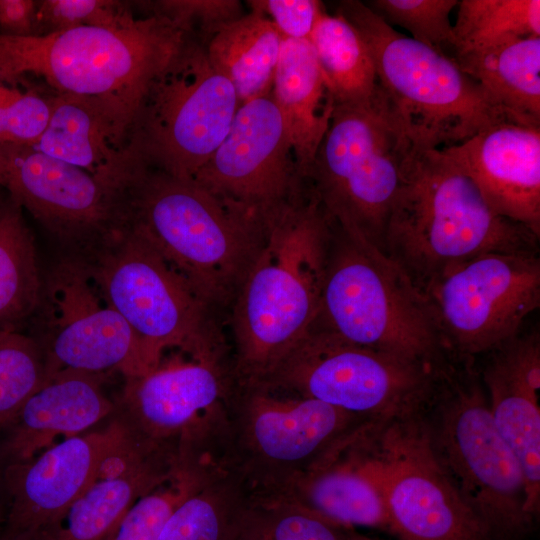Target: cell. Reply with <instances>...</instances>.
<instances>
[{
	"label": "cell",
	"instance_id": "52a82bcc",
	"mask_svg": "<svg viewBox=\"0 0 540 540\" xmlns=\"http://www.w3.org/2000/svg\"><path fill=\"white\" fill-rule=\"evenodd\" d=\"M336 13L366 44L378 84L416 148L441 149L494 125L517 124L452 58L399 33L364 2L340 1Z\"/></svg>",
	"mask_w": 540,
	"mask_h": 540
},
{
	"label": "cell",
	"instance_id": "f35d334b",
	"mask_svg": "<svg viewBox=\"0 0 540 540\" xmlns=\"http://www.w3.org/2000/svg\"><path fill=\"white\" fill-rule=\"evenodd\" d=\"M23 86L0 83V144H32L48 125L52 93Z\"/></svg>",
	"mask_w": 540,
	"mask_h": 540
},
{
	"label": "cell",
	"instance_id": "f1b7e54d",
	"mask_svg": "<svg viewBox=\"0 0 540 540\" xmlns=\"http://www.w3.org/2000/svg\"><path fill=\"white\" fill-rule=\"evenodd\" d=\"M253 503L242 480L214 464L173 511L156 540H241Z\"/></svg>",
	"mask_w": 540,
	"mask_h": 540
},
{
	"label": "cell",
	"instance_id": "30bf717a",
	"mask_svg": "<svg viewBox=\"0 0 540 540\" xmlns=\"http://www.w3.org/2000/svg\"><path fill=\"white\" fill-rule=\"evenodd\" d=\"M79 258L103 300L139 337L154 368L167 349L195 358L225 356L214 313L140 234L123 226Z\"/></svg>",
	"mask_w": 540,
	"mask_h": 540
},
{
	"label": "cell",
	"instance_id": "7402d4cb",
	"mask_svg": "<svg viewBox=\"0 0 540 540\" xmlns=\"http://www.w3.org/2000/svg\"><path fill=\"white\" fill-rule=\"evenodd\" d=\"M440 150L495 213L540 237V127L498 124Z\"/></svg>",
	"mask_w": 540,
	"mask_h": 540
},
{
	"label": "cell",
	"instance_id": "b9f144b4",
	"mask_svg": "<svg viewBox=\"0 0 540 540\" xmlns=\"http://www.w3.org/2000/svg\"><path fill=\"white\" fill-rule=\"evenodd\" d=\"M3 490H2V483H1V467H0V533L3 527L4 518H5V504L3 501Z\"/></svg>",
	"mask_w": 540,
	"mask_h": 540
},
{
	"label": "cell",
	"instance_id": "9a60e30c",
	"mask_svg": "<svg viewBox=\"0 0 540 540\" xmlns=\"http://www.w3.org/2000/svg\"><path fill=\"white\" fill-rule=\"evenodd\" d=\"M51 377L65 369L124 378L153 369L129 324L100 296L82 259L68 255L43 279L33 316Z\"/></svg>",
	"mask_w": 540,
	"mask_h": 540
},
{
	"label": "cell",
	"instance_id": "e0dca14e",
	"mask_svg": "<svg viewBox=\"0 0 540 540\" xmlns=\"http://www.w3.org/2000/svg\"><path fill=\"white\" fill-rule=\"evenodd\" d=\"M0 187L74 256L124 225L121 192L28 144H0Z\"/></svg>",
	"mask_w": 540,
	"mask_h": 540
},
{
	"label": "cell",
	"instance_id": "d4e9b609",
	"mask_svg": "<svg viewBox=\"0 0 540 540\" xmlns=\"http://www.w3.org/2000/svg\"><path fill=\"white\" fill-rule=\"evenodd\" d=\"M271 97L288 132L302 177L328 130L334 102L309 39H284Z\"/></svg>",
	"mask_w": 540,
	"mask_h": 540
},
{
	"label": "cell",
	"instance_id": "6da1fadb",
	"mask_svg": "<svg viewBox=\"0 0 540 540\" xmlns=\"http://www.w3.org/2000/svg\"><path fill=\"white\" fill-rule=\"evenodd\" d=\"M187 35L166 19L144 16L113 28L0 36V83L30 84L89 102L125 149L149 85Z\"/></svg>",
	"mask_w": 540,
	"mask_h": 540
},
{
	"label": "cell",
	"instance_id": "8992f818",
	"mask_svg": "<svg viewBox=\"0 0 540 540\" xmlns=\"http://www.w3.org/2000/svg\"><path fill=\"white\" fill-rule=\"evenodd\" d=\"M312 326L412 361L437 365L450 355L423 293L385 253L333 220Z\"/></svg>",
	"mask_w": 540,
	"mask_h": 540
},
{
	"label": "cell",
	"instance_id": "ffe728a7",
	"mask_svg": "<svg viewBox=\"0 0 540 540\" xmlns=\"http://www.w3.org/2000/svg\"><path fill=\"white\" fill-rule=\"evenodd\" d=\"M121 422L91 483L42 540H107L136 501L176 474L175 447L147 441Z\"/></svg>",
	"mask_w": 540,
	"mask_h": 540
},
{
	"label": "cell",
	"instance_id": "83f0119b",
	"mask_svg": "<svg viewBox=\"0 0 540 540\" xmlns=\"http://www.w3.org/2000/svg\"><path fill=\"white\" fill-rule=\"evenodd\" d=\"M283 40L268 18L250 11L222 27L205 50L242 105L271 94Z\"/></svg>",
	"mask_w": 540,
	"mask_h": 540
},
{
	"label": "cell",
	"instance_id": "3957f363",
	"mask_svg": "<svg viewBox=\"0 0 540 540\" xmlns=\"http://www.w3.org/2000/svg\"><path fill=\"white\" fill-rule=\"evenodd\" d=\"M121 197L124 226L145 238L213 313L231 308L264 226L194 180L142 165Z\"/></svg>",
	"mask_w": 540,
	"mask_h": 540
},
{
	"label": "cell",
	"instance_id": "603a6c76",
	"mask_svg": "<svg viewBox=\"0 0 540 540\" xmlns=\"http://www.w3.org/2000/svg\"><path fill=\"white\" fill-rule=\"evenodd\" d=\"M370 426L367 422L357 428L277 498L293 501L346 527L389 531L370 447Z\"/></svg>",
	"mask_w": 540,
	"mask_h": 540
},
{
	"label": "cell",
	"instance_id": "1f68e13d",
	"mask_svg": "<svg viewBox=\"0 0 540 540\" xmlns=\"http://www.w3.org/2000/svg\"><path fill=\"white\" fill-rule=\"evenodd\" d=\"M452 56L540 37L539 0H461Z\"/></svg>",
	"mask_w": 540,
	"mask_h": 540
},
{
	"label": "cell",
	"instance_id": "7a4b0ae2",
	"mask_svg": "<svg viewBox=\"0 0 540 540\" xmlns=\"http://www.w3.org/2000/svg\"><path fill=\"white\" fill-rule=\"evenodd\" d=\"M332 220L308 187L265 223L261 247L230 308L238 383L263 382L318 315Z\"/></svg>",
	"mask_w": 540,
	"mask_h": 540
},
{
	"label": "cell",
	"instance_id": "836d02e7",
	"mask_svg": "<svg viewBox=\"0 0 540 540\" xmlns=\"http://www.w3.org/2000/svg\"><path fill=\"white\" fill-rule=\"evenodd\" d=\"M177 463L176 474L136 501L107 540H156L173 511L214 465L192 458H179Z\"/></svg>",
	"mask_w": 540,
	"mask_h": 540
},
{
	"label": "cell",
	"instance_id": "44dd1931",
	"mask_svg": "<svg viewBox=\"0 0 540 540\" xmlns=\"http://www.w3.org/2000/svg\"><path fill=\"white\" fill-rule=\"evenodd\" d=\"M476 366L495 426L517 456L534 519L540 503V335L522 330Z\"/></svg>",
	"mask_w": 540,
	"mask_h": 540
},
{
	"label": "cell",
	"instance_id": "9c48e42d",
	"mask_svg": "<svg viewBox=\"0 0 540 540\" xmlns=\"http://www.w3.org/2000/svg\"><path fill=\"white\" fill-rule=\"evenodd\" d=\"M414 149L379 86L366 102L334 106L306 182L334 222L383 252L388 216Z\"/></svg>",
	"mask_w": 540,
	"mask_h": 540
},
{
	"label": "cell",
	"instance_id": "ab89813d",
	"mask_svg": "<svg viewBox=\"0 0 540 540\" xmlns=\"http://www.w3.org/2000/svg\"><path fill=\"white\" fill-rule=\"evenodd\" d=\"M250 11L268 18L283 39H309L325 10L317 0H249Z\"/></svg>",
	"mask_w": 540,
	"mask_h": 540
},
{
	"label": "cell",
	"instance_id": "8fae6325",
	"mask_svg": "<svg viewBox=\"0 0 540 540\" xmlns=\"http://www.w3.org/2000/svg\"><path fill=\"white\" fill-rule=\"evenodd\" d=\"M239 101L210 64L205 45L187 35L149 85L126 152L139 165L192 179L227 135Z\"/></svg>",
	"mask_w": 540,
	"mask_h": 540
},
{
	"label": "cell",
	"instance_id": "ba28073f",
	"mask_svg": "<svg viewBox=\"0 0 540 540\" xmlns=\"http://www.w3.org/2000/svg\"><path fill=\"white\" fill-rule=\"evenodd\" d=\"M364 423L321 401L234 379L217 452L254 498H277Z\"/></svg>",
	"mask_w": 540,
	"mask_h": 540
},
{
	"label": "cell",
	"instance_id": "2e32d148",
	"mask_svg": "<svg viewBox=\"0 0 540 540\" xmlns=\"http://www.w3.org/2000/svg\"><path fill=\"white\" fill-rule=\"evenodd\" d=\"M192 180L263 226L307 191L271 94L239 106L227 135Z\"/></svg>",
	"mask_w": 540,
	"mask_h": 540
},
{
	"label": "cell",
	"instance_id": "7bdbcfd3",
	"mask_svg": "<svg viewBox=\"0 0 540 540\" xmlns=\"http://www.w3.org/2000/svg\"><path fill=\"white\" fill-rule=\"evenodd\" d=\"M351 540H378V539L367 537L353 530L352 535H351Z\"/></svg>",
	"mask_w": 540,
	"mask_h": 540
},
{
	"label": "cell",
	"instance_id": "74e56055",
	"mask_svg": "<svg viewBox=\"0 0 540 540\" xmlns=\"http://www.w3.org/2000/svg\"><path fill=\"white\" fill-rule=\"evenodd\" d=\"M144 16L166 19L204 45L245 12L238 0H156L136 2Z\"/></svg>",
	"mask_w": 540,
	"mask_h": 540
},
{
	"label": "cell",
	"instance_id": "277c9868",
	"mask_svg": "<svg viewBox=\"0 0 540 540\" xmlns=\"http://www.w3.org/2000/svg\"><path fill=\"white\" fill-rule=\"evenodd\" d=\"M538 242L530 229L495 213L440 149L415 148L388 216L383 252L421 291L475 256L538 251Z\"/></svg>",
	"mask_w": 540,
	"mask_h": 540
},
{
	"label": "cell",
	"instance_id": "7c38bea8",
	"mask_svg": "<svg viewBox=\"0 0 540 540\" xmlns=\"http://www.w3.org/2000/svg\"><path fill=\"white\" fill-rule=\"evenodd\" d=\"M443 363L408 360L312 326L261 384L386 422L422 408Z\"/></svg>",
	"mask_w": 540,
	"mask_h": 540
},
{
	"label": "cell",
	"instance_id": "e575fe53",
	"mask_svg": "<svg viewBox=\"0 0 540 540\" xmlns=\"http://www.w3.org/2000/svg\"><path fill=\"white\" fill-rule=\"evenodd\" d=\"M354 528L287 499H256L241 540H351Z\"/></svg>",
	"mask_w": 540,
	"mask_h": 540
},
{
	"label": "cell",
	"instance_id": "4fadbf2b",
	"mask_svg": "<svg viewBox=\"0 0 540 540\" xmlns=\"http://www.w3.org/2000/svg\"><path fill=\"white\" fill-rule=\"evenodd\" d=\"M421 292L446 349L476 359L521 332L539 308L538 251L480 254L451 267Z\"/></svg>",
	"mask_w": 540,
	"mask_h": 540
},
{
	"label": "cell",
	"instance_id": "5b68a950",
	"mask_svg": "<svg viewBox=\"0 0 540 540\" xmlns=\"http://www.w3.org/2000/svg\"><path fill=\"white\" fill-rule=\"evenodd\" d=\"M436 458L494 540L529 529L520 462L494 424L475 358L451 355L420 409Z\"/></svg>",
	"mask_w": 540,
	"mask_h": 540
},
{
	"label": "cell",
	"instance_id": "d6986e66",
	"mask_svg": "<svg viewBox=\"0 0 540 540\" xmlns=\"http://www.w3.org/2000/svg\"><path fill=\"white\" fill-rule=\"evenodd\" d=\"M123 429L108 424L51 445L29 460L1 467L6 497L0 540H42L94 478Z\"/></svg>",
	"mask_w": 540,
	"mask_h": 540
},
{
	"label": "cell",
	"instance_id": "484cf974",
	"mask_svg": "<svg viewBox=\"0 0 540 540\" xmlns=\"http://www.w3.org/2000/svg\"><path fill=\"white\" fill-rule=\"evenodd\" d=\"M29 145L85 170L120 192L133 169L101 113L89 102L71 95L52 93L48 125Z\"/></svg>",
	"mask_w": 540,
	"mask_h": 540
},
{
	"label": "cell",
	"instance_id": "d590c367",
	"mask_svg": "<svg viewBox=\"0 0 540 540\" xmlns=\"http://www.w3.org/2000/svg\"><path fill=\"white\" fill-rule=\"evenodd\" d=\"M389 26L406 29L411 38L451 58L452 10L458 0H369L364 2Z\"/></svg>",
	"mask_w": 540,
	"mask_h": 540
},
{
	"label": "cell",
	"instance_id": "4316f807",
	"mask_svg": "<svg viewBox=\"0 0 540 540\" xmlns=\"http://www.w3.org/2000/svg\"><path fill=\"white\" fill-rule=\"evenodd\" d=\"M520 125L540 127V37L452 57Z\"/></svg>",
	"mask_w": 540,
	"mask_h": 540
},
{
	"label": "cell",
	"instance_id": "cb8c5ba5",
	"mask_svg": "<svg viewBox=\"0 0 540 540\" xmlns=\"http://www.w3.org/2000/svg\"><path fill=\"white\" fill-rule=\"evenodd\" d=\"M104 375L65 369L23 404L4 430L0 467L31 459L63 436L80 435L111 417L115 400L103 388Z\"/></svg>",
	"mask_w": 540,
	"mask_h": 540
},
{
	"label": "cell",
	"instance_id": "ac0fdd59",
	"mask_svg": "<svg viewBox=\"0 0 540 540\" xmlns=\"http://www.w3.org/2000/svg\"><path fill=\"white\" fill-rule=\"evenodd\" d=\"M114 414L138 436L173 446L210 433L224 414L234 383L225 357L179 352L147 373L124 378Z\"/></svg>",
	"mask_w": 540,
	"mask_h": 540
},
{
	"label": "cell",
	"instance_id": "60d3db41",
	"mask_svg": "<svg viewBox=\"0 0 540 540\" xmlns=\"http://www.w3.org/2000/svg\"><path fill=\"white\" fill-rule=\"evenodd\" d=\"M38 1L0 0V36L34 37Z\"/></svg>",
	"mask_w": 540,
	"mask_h": 540
},
{
	"label": "cell",
	"instance_id": "5bb4252c",
	"mask_svg": "<svg viewBox=\"0 0 540 540\" xmlns=\"http://www.w3.org/2000/svg\"><path fill=\"white\" fill-rule=\"evenodd\" d=\"M370 447L400 540H494L436 458L420 410L372 423Z\"/></svg>",
	"mask_w": 540,
	"mask_h": 540
},
{
	"label": "cell",
	"instance_id": "f546056e",
	"mask_svg": "<svg viewBox=\"0 0 540 540\" xmlns=\"http://www.w3.org/2000/svg\"><path fill=\"white\" fill-rule=\"evenodd\" d=\"M42 288L23 209L7 194L0 196V330L20 331L35 315Z\"/></svg>",
	"mask_w": 540,
	"mask_h": 540
},
{
	"label": "cell",
	"instance_id": "8d00e7d4",
	"mask_svg": "<svg viewBox=\"0 0 540 540\" xmlns=\"http://www.w3.org/2000/svg\"><path fill=\"white\" fill-rule=\"evenodd\" d=\"M135 18L131 4L115 0H40L36 33L47 36L79 27H119Z\"/></svg>",
	"mask_w": 540,
	"mask_h": 540
},
{
	"label": "cell",
	"instance_id": "d6a6232c",
	"mask_svg": "<svg viewBox=\"0 0 540 540\" xmlns=\"http://www.w3.org/2000/svg\"><path fill=\"white\" fill-rule=\"evenodd\" d=\"M51 378L44 349L32 335L0 330V430Z\"/></svg>",
	"mask_w": 540,
	"mask_h": 540
},
{
	"label": "cell",
	"instance_id": "4dcf8cb0",
	"mask_svg": "<svg viewBox=\"0 0 540 540\" xmlns=\"http://www.w3.org/2000/svg\"><path fill=\"white\" fill-rule=\"evenodd\" d=\"M309 41L334 105L366 102L376 94L379 84L366 44L341 15L325 9Z\"/></svg>",
	"mask_w": 540,
	"mask_h": 540
}]
</instances>
